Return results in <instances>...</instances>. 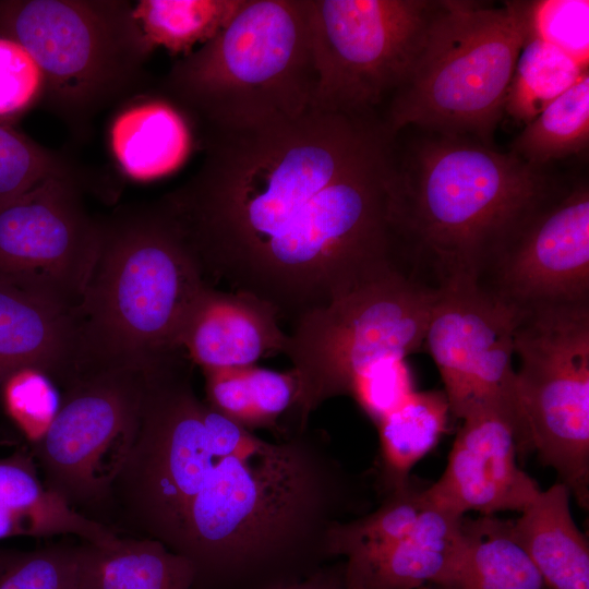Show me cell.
Instances as JSON below:
<instances>
[{
	"label": "cell",
	"mask_w": 589,
	"mask_h": 589,
	"mask_svg": "<svg viewBox=\"0 0 589 589\" xmlns=\"http://www.w3.org/2000/svg\"><path fill=\"white\" fill-rule=\"evenodd\" d=\"M392 137L380 116L313 108L208 134L196 171L158 202L205 280L256 297L294 325L401 268L388 220Z\"/></svg>",
	"instance_id": "6da1fadb"
},
{
	"label": "cell",
	"mask_w": 589,
	"mask_h": 589,
	"mask_svg": "<svg viewBox=\"0 0 589 589\" xmlns=\"http://www.w3.org/2000/svg\"><path fill=\"white\" fill-rule=\"evenodd\" d=\"M562 183L548 168L473 140L393 132L388 220L398 262L417 278L431 274L435 287L477 281Z\"/></svg>",
	"instance_id": "7a4b0ae2"
},
{
	"label": "cell",
	"mask_w": 589,
	"mask_h": 589,
	"mask_svg": "<svg viewBox=\"0 0 589 589\" xmlns=\"http://www.w3.org/2000/svg\"><path fill=\"white\" fill-rule=\"evenodd\" d=\"M207 285L158 201L101 219L97 259L75 308L83 370L146 369L180 354L188 316Z\"/></svg>",
	"instance_id": "3957f363"
},
{
	"label": "cell",
	"mask_w": 589,
	"mask_h": 589,
	"mask_svg": "<svg viewBox=\"0 0 589 589\" xmlns=\"http://www.w3.org/2000/svg\"><path fill=\"white\" fill-rule=\"evenodd\" d=\"M315 82L310 0H242L172 64L160 93L205 136L293 120L312 108Z\"/></svg>",
	"instance_id": "277c9868"
},
{
	"label": "cell",
	"mask_w": 589,
	"mask_h": 589,
	"mask_svg": "<svg viewBox=\"0 0 589 589\" xmlns=\"http://www.w3.org/2000/svg\"><path fill=\"white\" fill-rule=\"evenodd\" d=\"M530 33L531 1L500 7L440 1L406 79L386 105L389 131L412 127L493 147Z\"/></svg>",
	"instance_id": "5b68a950"
},
{
	"label": "cell",
	"mask_w": 589,
	"mask_h": 589,
	"mask_svg": "<svg viewBox=\"0 0 589 589\" xmlns=\"http://www.w3.org/2000/svg\"><path fill=\"white\" fill-rule=\"evenodd\" d=\"M0 32L41 69L43 105L79 132L134 95L153 51L125 0H0Z\"/></svg>",
	"instance_id": "8992f818"
},
{
	"label": "cell",
	"mask_w": 589,
	"mask_h": 589,
	"mask_svg": "<svg viewBox=\"0 0 589 589\" xmlns=\"http://www.w3.org/2000/svg\"><path fill=\"white\" fill-rule=\"evenodd\" d=\"M436 298V287L394 268L301 317L284 351L298 383L292 422L306 429L311 413L349 395L366 368L419 350Z\"/></svg>",
	"instance_id": "52a82bcc"
},
{
	"label": "cell",
	"mask_w": 589,
	"mask_h": 589,
	"mask_svg": "<svg viewBox=\"0 0 589 589\" xmlns=\"http://www.w3.org/2000/svg\"><path fill=\"white\" fill-rule=\"evenodd\" d=\"M516 388L533 452L589 505V304L524 314L514 333Z\"/></svg>",
	"instance_id": "ba28073f"
},
{
	"label": "cell",
	"mask_w": 589,
	"mask_h": 589,
	"mask_svg": "<svg viewBox=\"0 0 589 589\" xmlns=\"http://www.w3.org/2000/svg\"><path fill=\"white\" fill-rule=\"evenodd\" d=\"M438 0H310L312 108L378 116L406 79Z\"/></svg>",
	"instance_id": "9c48e42d"
},
{
	"label": "cell",
	"mask_w": 589,
	"mask_h": 589,
	"mask_svg": "<svg viewBox=\"0 0 589 589\" xmlns=\"http://www.w3.org/2000/svg\"><path fill=\"white\" fill-rule=\"evenodd\" d=\"M145 369H87L64 384L47 434L34 444L45 486L73 508L108 502L137 434Z\"/></svg>",
	"instance_id": "30bf717a"
},
{
	"label": "cell",
	"mask_w": 589,
	"mask_h": 589,
	"mask_svg": "<svg viewBox=\"0 0 589 589\" xmlns=\"http://www.w3.org/2000/svg\"><path fill=\"white\" fill-rule=\"evenodd\" d=\"M436 288L423 344L440 371L450 413L464 420L481 411L500 412L532 446L512 362L514 333L524 313L476 280Z\"/></svg>",
	"instance_id": "8fae6325"
},
{
	"label": "cell",
	"mask_w": 589,
	"mask_h": 589,
	"mask_svg": "<svg viewBox=\"0 0 589 589\" xmlns=\"http://www.w3.org/2000/svg\"><path fill=\"white\" fill-rule=\"evenodd\" d=\"M76 168L46 178L0 207V274L73 309L92 275L101 219L83 204Z\"/></svg>",
	"instance_id": "7c38bea8"
},
{
	"label": "cell",
	"mask_w": 589,
	"mask_h": 589,
	"mask_svg": "<svg viewBox=\"0 0 589 589\" xmlns=\"http://www.w3.org/2000/svg\"><path fill=\"white\" fill-rule=\"evenodd\" d=\"M477 283L521 313L589 304V183L564 181L491 259Z\"/></svg>",
	"instance_id": "4fadbf2b"
},
{
	"label": "cell",
	"mask_w": 589,
	"mask_h": 589,
	"mask_svg": "<svg viewBox=\"0 0 589 589\" xmlns=\"http://www.w3.org/2000/svg\"><path fill=\"white\" fill-rule=\"evenodd\" d=\"M440 479L424 494L457 516L470 510L492 516L522 513L541 491L517 464L533 452L521 430L506 416L481 411L465 418Z\"/></svg>",
	"instance_id": "5bb4252c"
},
{
	"label": "cell",
	"mask_w": 589,
	"mask_h": 589,
	"mask_svg": "<svg viewBox=\"0 0 589 589\" xmlns=\"http://www.w3.org/2000/svg\"><path fill=\"white\" fill-rule=\"evenodd\" d=\"M22 368L63 385L82 371L75 309L0 274V375Z\"/></svg>",
	"instance_id": "9a60e30c"
},
{
	"label": "cell",
	"mask_w": 589,
	"mask_h": 589,
	"mask_svg": "<svg viewBox=\"0 0 589 589\" xmlns=\"http://www.w3.org/2000/svg\"><path fill=\"white\" fill-rule=\"evenodd\" d=\"M278 320L276 310L256 297L207 285L188 316L181 348L202 370L255 365L284 353L288 335Z\"/></svg>",
	"instance_id": "2e32d148"
},
{
	"label": "cell",
	"mask_w": 589,
	"mask_h": 589,
	"mask_svg": "<svg viewBox=\"0 0 589 589\" xmlns=\"http://www.w3.org/2000/svg\"><path fill=\"white\" fill-rule=\"evenodd\" d=\"M462 517L430 503L407 534L390 548L369 558L345 561L350 588L419 589L447 585L459 557Z\"/></svg>",
	"instance_id": "e0dca14e"
},
{
	"label": "cell",
	"mask_w": 589,
	"mask_h": 589,
	"mask_svg": "<svg viewBox=\"0 0 589 589\" xmlns=\"http://www.w3.org/2000/svg\"><path fill=\"white\" fill-rule=\"evenodd\" d=\"M194 130L188 116L160 92L137 94L128 98L112 120L110 149L127 177L151 181L185 161Z\"/></svg>",
	"instance_id": "ac0fdd59"
},
{
	"label": "cell",
	"mask_w": 589,
	"mask_h": 589,
	"mask_svg": "<svg viewBox=\"0 0 589 589\" xmlns=\"http://www.w3.org/2000/svg\"><path fill=\"white\" fill-rule=\"evenodd\" d=\"M569 495L558 481L512 520L546 589H589V545L573 519Z\"/></svg>",
	"instance_id": "d6986e66"
},
{
	"label": "cell",
	"mask_w": 589,
	"mask_h": 589,
	"mask_svg": "<svg viewBox=\"0 0 589 589\" xmlns=\"http://www.w3.org/2000/svg\"><path fill=\"white\" fill-rule=\"evenodd\" d=\"M455 589H546L516 539L512 520L462 517L457 566L447 585Z\"/></svg>",
	"instance_id": "ffe728a7"
},
{
	"label": "cell",
	"mask_w": 589,
	"mask_h": 589,
	"mask_svg": "<svg viewBox=\"0 0 589 589\" xmlns=\"http://www.w3.org/2000/svg\"><path fill=\"white\" fill-rule=\"evenodd\" d=\"M0 505L20 520L27 536L69 533L99 548L119 539L110 528L75 510L47 489L25 450L0 459Z\"/></svg>",
	"instance_id": "44dd1931"
},
{
	"label": "cell",
	"mask_w": 589,
	"mask_h": 589,
	"mask_svg": "<svg viewBox=\"0 0 589 589\" xmlns=\"http://www.w3.org/2000/svg\"><path fill=\"white\" fill-rule=\"evenodd\" d=\"M449 405L444 390H413L376 424L380 489L386 495L410 482V471L440 441Z\"/></svg>",
	"instance_id": "7402d4cb"
},
{
	"label": "cell",
	"mask_w": 589,
	"mask_h": 589,
	"mask_svg": "<svg viewBox=\"0 0 589 589\" xmlns=\"http://www.w3.org/2000/svg\"><path fill=\"white\" fill-rule=\"evenodd\" d=\"M205 394L209 406L231 421L250 431L264 428L280 435L290 430L280 426L278 419L286 412L292 414L298 383L292 369L224 368L209 373Z\"/></svg>",
	"instance_id": "603a6c76"
},
{
	"label": "cell",
	"mask_w": 589,
	"mask_h": 589,
	"mask_svg": "<svg viewBox=\"0 0 589 589\" xmlns=\"http://www.w3.org/2000/svg\"><path fill=\"white\" fill-rule=\"evenodd\" d=\"M194 581L192 563L159 541L119 538L97 546L89 589H194Z\"/></svg>",
	"instance_id": "cb8c5ba5"
},
{
	"label": "cell",
	"mask_w": 589,
	"mask_h": 589,
	"mask_svg": "<svg viewBox=\"0 0 589 589\" xmlns=\"http://www.w3.org/2000/svg\"><path fill=\"white\" fill-rule=\"evenodd\" d=\"M586 72L587 63L531 32L506 92L504 115L526 125Z\"/></svg>",
	"instance_id": "d4e9b609"
},
{
	"label": "cell",
	"mask_w": 589,
	"mask_h": 589,
	"mask_svg": "<svg viewBox=\"0 0 589 589\" xmlns=\"http://www.w3.org/2000/svg\"><path fill=\"white\" fill-rule=\"evenodd\" d=\"M589 145V73L548 105L512 142L509 153L536 168Z\"/></svg>",
	"instance_id": "484cf974"
},
{
	"label": "cell",
	"mask_w": 589,
	"mask_h": 589,
	"mask_svg": "<svg viewBox=\"0 0 589 589\" xmlns=\"http://www.w3.org/2000/svg\"><path fill=\"white\" fill-rule=\"evenodd\" d=\"M242 0H141L135 19L152 48L188 56L218 34ZM197 47V48H199Z\"/></svg>",
	"instance_id": "4316f807"
},
{
	"label": "cell",
	"mask_w": 589,
	"mask_h": 589,
	"mask_svg": "<svg viewBox=\"0 0 589 589\" xmlns=\"http://www.w3.org/2000/svg\"><path fill=\"white\" fill-rule=\"evenodd\" d=\"M429 505L424 489L409 482L384 495L373 512L335 524L328 534L329 553L347 562L374 556L405 537Z\"/></svg>",
	"instance_id": "83f0119b"
},
{
	"label": "cell",
	"mask_w": 589,
	"mask_h": 589,
	"mask_svg": "<svg viewBox=\"0 0 589 589\" xmlns=\"http://www.w3.org/2000/svg\"><path fill=\"white\" fill-rule=\"evenodd\" d=\"M96 550L97 545L85 541L0 553V589H89Z\"/></svg>",
	"instance_id": "f1b7e54d"
},
{
	"label": "cell",
	"mask_w": 589,
	"mask_h": 589,
	"mask_svg": "<svg viewBox=\"0 0 589 589\" xmlns=\"http://www.w3.org/2000/svg\"><path fill=\"white\" fill-rule=\"evenodd\" d=\"M75 167L13 125L0 122V207L53 175Z\"/></svg>",
	"instance_id": "f546056e"
},
{
	"label": "cell",
	"mask_w": 589,
	"mask_h": 589,
	"mask_svg": "<svg viewBox=\"0 0 589 589\" xmlns=\"http://www.w3.org/2000/svg\"><path fill=\"white\" fill-rule=\"evenodd\" d=\"M0 393L5 412L33 444L47 434L60 408L61 397L53 381L35 368H22L7 375Z\"/></svg>",
	"instance_id": "4dcf8cb0"
},
{
	"label": "cell",
	"mask_w": 589,
	"mask_h": 589,
	"mask_svg": "<svg viewBox=\"0 0 589 589\" xmlns=\"http://www.w3.org/2000/svg\"><path fill=\"white\" fill-rule=\"evenodd\" d=\"M46 80L29 52L0 32V122L11 124L44 104Z\"/></svg>",
	"instance_id": "1f68e13d"
},
{
	"label": "cell",
	"mask_w": 589,
	"mask_h": 589,
	"mask_svg": "<svg viewBox=\"0 0 589 589\" xmlns=\"http://www.w3.org/2000/svg\"><path fill=\"white\" fill-rule=\"evenodd\" d=\"M413 380L405 359L382 360L352 382L351 396L375 423L413 392Z\"/></svg>",
	"instance_id": "d6a6232c"
},
{
	"label": "cell",
	"mask_w": 589,
	"mask_h": 589,
	"mask_svg": "<svg viewBox=\"0 0 589 589\" xmlns=\"http://www.w3.org/2000/svg\"><path fill=\"white\" fill-rule=\"evenodd\" d=\"M589 2L531 1V32L588 64Z\"/></svg>",
	"instance_id": "836d02e7"
},
{
	"label": "cell",
	"mask_w": 589,
	"mask_h": 589,
	"mask_svg": "<svg viewBox=\"0 0 589 589\" xmlns=\"http://www.w3.org/2000/svg\"><path fill=\"white\" fill-rule=\"evenodd\" d=\"M273 589H351L347 576L345 560H335L309 577Z\"/></svg>",
	"instance_id": "e575fe53"
},
{
	"label": "cell",
	"mask_w": 589,
	"mask_h": 589,
	"mask_svg": "<svg viewBox=\"0 0 589 589\" xmlns=\"http://www.w3.org/2000/svg\"><path fill=\"white\" fill-rule=\"evenodd\" d=\"M25 534L20 520L0 505V540L12 536Z\"/></svg>",
	"instance_id": "d590c367"
},
{
	"label": "cell",
	"mask_w": 589,
	"mask_h": 589,
	"mask_svg": "<svg viewBox=\"0 0 589 589\" xmlns=\"http://www.w3.org/2000/svg\"><path fill=\"white\" fill-rule=\"evenodd\" d=\"M419 589H455L450 586H442V585H426Z\"/></svg>",
	"instance_id": "8d00e7d4"
},
{
	"label": "cell",
	"mask_w": 589,
	"mask_h": 589,
	"mask_svg": "<svg viewBox=\"0 0 589 589\" xmlns=\"http://www.w3.org/2000/svg\"><path fill=\"white\" fill-rule=\"evenodd\" d=\"M2 381H3V378H2V376L0 375V388H1Z\"/></svg>",
	"instance_id": "74e56055"
}]
</instances>
